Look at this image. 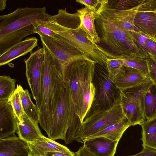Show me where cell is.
I'll use <instances>...</instances> for the list:
<instances>
[{
  "instance_id": "6da1fadb",
  "label": "cell",
  "mask_w": 156,
  "mask_h": 156,
  "mask_svg": "<svg viewBox=\"0 0 156 156\" xmlns=\"http://www.w3.org/2000/svg\"><path fill=\"white\" fill-rule=\"evenodd\" d=\"M43 23L47 28L61 36L62 41L106 69L108 59L119 58L88 39L85 32L80 26V20L77 12L72 14L67 12L66 8L61 9L57 14L51 16L48 21H43Z\"/></svg>"
},
{
  "instance_id": "7a4b0ae2",
  "label": "cell",
  "mask_w": 156,
  "mask_h": 156,
  "mask_svg": "<svg viewBox=\"0 0 156 156\" xmlns=\"http://www.w3.org/2000/svg\"><path fill=\"white\" fill-rule=\"evenodd\" d=\"M44 59L39 124L48 135L55 110L65 86L64 66L43 44Z\"/></svg>"
},
{
  "instance_id": "3957f363",
  "label": "cell",
  "mask_w": 156,
  "mask_h": 156,
  "mask_svg": "<svg viewBox=\"0 0 156 156\" xmlns=\"http://www.w3.org/2000/svg\"><path fill=\"white\" fill-rule=\"evenodd\" d=\"M45 7L18 8L0 16V55L20 42L25 37L36 33L34 23L48 21L51 16Z\"/></svg>"
},
{
  "instance_id": "277c9868",
  "label": "cell",
  "mask_w": 156,
  "mask_h": 156,
  "mask_svg": "<svg viewBox=\"0 0 156 156\" xmlns=\"http://www.w3.org/2000/svg\"><path fill=\"white\" fill-rule=\"evenodd\" d=\"M95 23L101 41L119 58L133 57L147 58L130 33L120 29L102 9L96 14Z\"/></svg>"
},
{
  "instance_id": "5b68a950",
  "label": "cell",
  "mask_w": 156,
  "mask_h": 156,
  "mask_svg": "<svg viewBox=\"0 0 156 156\" xmlns=\"http://www.w3.org/2000/svg\"><path fill=\"white\" fill-rule=\"evenodd\" d=\"M96 63L94 61L79 59L64 66L65 79L69 87L76 112L80 107L83 96L92 81Z\"/></svg>"
},
{
  "instance_id": "8992f818",
  "label": "cell",
  "mask_w": 156,
  "mask_h": 156,
  "mask_svg": "<svg viewBox=\"0 0 156 156\" xmlns=\"http://www.w3.org/2000/svg\"><path fill=\"white\" fill-rule=\"evenodd\" d=\"M119 95L112 106L107 109H97L92 112L81 124L76 140L83 143L86 138L98 133L108 126L126 118L123 112Z\"/></svg>"
},
{
  "instance_id": "52a82bcc",
  "label": "cell",
  "mask_w": 156,
  "mask_h": 156,
  "mask_svg": "<svg viewBox=\"0 0 156 156\" xmlns=\"http://www.w3.org/2000/svg\"><path fill=\"white\" fill-rule=\"evenodd\" d=\"M152 83L148 78L140 84L120 91L123 112L131 126L140 125L146 121L144 111V98Z\"/></svg>"
},
{
  "instance_id": "ba28073f",
  "label": "cell",
  "mask_w": 156,
  "mask_h": 156,
  "mask_svg": "<svg viewBox=\"0 0 156 156\" xmlns=\"http://www.w3.org/2000/svg\"><path fill=\"white\" fill-rule=\"evenodd\" d=\"M44 59L43 47L31 52L29 57L25 61L26 75L31 91L32 97L35 100L39 110L42 96V80Z\"/></svg>"
},
{
  "instance_id": "9c48e42d",
  "label": "cell",
  "mask_w": 156,
  "mask_h": 156,
  "mask_svg": "<svg viewBox=\"0 0 156 156\" xmlns=\"http://www.w3.org/2000/svg\"><path fill=\"white\" fill-rule=\"evenodd\" d=\"M132 23L140 34L156 42V0H144Z\"/></svg>"
},
{
  "instance_id": "30bf717a",
  "label": "cell",
  "mask_w": 156,
  "mask_h": 156,
  "mask_svg": "<svg viewBox=\"0 0 156 156\" xmlns=\"http://www.w3.org/2000/svg\"><path fill=\"white\" fill-rule=\"evenodd\" d=\"M40 36L42 44L46 47L64 66L77 60L94 61L76 48L62 40L45 35Z\"/></svg>"
},
{
  "instance_id": "8fae6325",
  "label": "cell",
  "mask_w": 156,
  "mask_h": 156,
  "mask_svg": "<svg viewBox=\"0 0 156 156\" xmlns=\"http://www.w3.org/2000/svg\"><path fill=\"white\" fill-rule=\"evenodd\" d=\"M98 81V91L90 109L92 108L93 111L110 108L120 93L115 84L110 80L108 74H102Z\"/></svg>"
},
{
  "instance_id": "7c38bea8",
  "label": "cell",
  "mask_w": 156,
  "mask_h": 156,
  "mask_svg": "<svg viewBox=\"0 0 156 156\" xmlns=\"http://www.w3.org/2000/svg\"><path fill=\"white\" fill-rule=\"evenodd\" d=\"M17 118L10 102L0 101V140L17 132Z\"/></svg>"
},
{
  "instance_id": "4fadbf2b",
  "label": "cell",
  "mask_w": 156,
  "mask_h": 156,
  "mask_svg": "<svg viewBox=\"0 0 156 156\" xmlns=\"http://www.w3.org/2000/svg\"><path fill=\"white\" fill-rule=\"evenodd\" d=\"M119 140L103 137L84 139L83 146L96 156H114Z\"/></svg>"
},
{
  "instance_id": "5bb4252c",
  "label": "cell",
  "mask_w": 156,
  "mask_h": 156,
  "mask_svg": "<svg viewBox=\"0 0 156 156\" xmlns=\"http://www.w3.org/2000/svg\"><path fill=\"white\" fill-rule=\"evenodd\" d=\"M22 121L17 120L16 133L20 138L27 143H33L45 140L47 138L41 133L38 124L34 122L24 113Z\"/></svg>"
},
{
  "instance_id": "9a60e30c",
  "label": "cell",
  "mask_w": 156,
  "mask_h": 156,
  "mask_svg": "<svg viewBox=\"0 0 156 156\" xmlns=\"http://www.w3.org/2000/svg\"><path fill=\"white\" fill-rule=\"evenodd\" d=\"M28 143L15 134L0 140V156H28Z\"/></svg>"
},
{
  "instance_id": "2e32d148",
  "label": "cell",
  "mask_w": 156,
  "mask_h": 156,
  "mask_svg": "<svg viewBox=\"0 0 156 156\" xmlns=\"http://www.w3.org/2000/svg\"><path fill=\"white\" fill-rule=\"evenodd\" d=\"M38 40L35 37H27L11 47L0 55V66H2L20 57L31 52L38 46Z\"/></svg>"
},
{
  "instance_id": "e0dca14e",
  "label": "cell",
  "mask_w": 156,
  "mask_h": 156,
  "mask_svg": "<svg viewBox=\"0 0 156 156\" xmlns=\"http://www.w3.org/2000/svg\"><path fill=\"white\" fill-rule=\"evenodd\" d=\"M80 20V26L87 34L88 39L94 43H99L101 39L95 25L96 13L87 7L77 10Z\"/></svg>"
},
{
  "instance_id": "ac0fdd59",
  "label": "cell",
  "mask_w": 156,
  "mask_h": 156,
  "mask_svg": "<svg viewBox=\"0 0 156 156\" xmlns=\"http://www.w3.org/2000/svg\"><path fill=\"white\" fill-rule=\"evenodd\" d=\"M125 67V71L124 75L115 83L120 91L140 84L148 78L137 69Z\"/></svg>"
},
{
  "instance_id": "d6986e66",
  "label": "cell",
  "mask_w": 156,
  "mask_h": 156,
  "mask_svg": "<svg viewBox=\"0 0 156 156\" xmlns=\"http://www.w3.org/2000/svg\"><path fill=\"white\" fill-rule=\"evenodd\" d=\"M29 151L38 156H45L48 152L58 151L69 153L71 151L67 147L49 138L45 140L33 143H27Z\"/></svg>"
},
{
  "instance_id": "ffe728a7",
  "label": "cell",
  "mask_w": 156,
  "mask_h": 156,
  "mask_svg": "<svg viewBox=\"0 0 156 156\" xmlns=\"http://www.w3.org/2000/svg\"><path fill=\"white\" fill-rule=\"evenodd\" d=\"M131 126V125L126 118L108 126L85 139L97 137H103L114 141L119 140L125 131Z\"/></svg>"
},
{
  "instance_id": "44dd1931",
  "label": "cell",
  "mask_w": 156,
  "mask_h": 156,
  "mask_svg": "<svg viewBox=\"0 0 156 156\" xmlns=\"http://www.w3.org/2000/svg\"><path fill=\"white\" fill-rule=\"evenodd\" d=\"M142 128L143 147L156 150V117L146 120L140 125Z\"/></svg>"
},
{
  "instance_id": "7402d4cb",
  "label": "cell",
  "mask_w": 156,
  "mask_h": 156,
  "mask_svg": "<svg viewBox=\"0 0 156 156\" xmlns=\"http://www.w3.org/2000/svg\"><path fill=\"white\" fill-rule=\"evenodd\" d=\"M20 93L24 112L37 123L39 122L40 114L38 108L32 101L28 90H24L20 85Z\"/></svg>"
},
{
  "instance_id": "603a6c76",
  "label": "cell",
  "mask_w": 156,
  "mask_h": 156,
  "mask_svg": "<svg viewBox=\"0 0 156 156\" xmlns=\"http://www.w3.org/2000/svg\"><path fill=\"white\" fill-rule=\"evenodd\" d=\"M96 92V87L92 81L83 96L80 107L76 112L81 124L90 110L95 98Z\"/></svg>"
},
{
  "instance_id": "cb8c5ba5",
  "label": "cell",
  "mask_w": 156,
  "mask_h": 156,
  "mask_svg": "<svg viewBox=\"0 0 156 156\" xmlns=\"http://www.w3.org/2000/svg\"><path fill=\"white\" fill-rule=\"evenodd\" d=\"M144 111L147 120L156 117V85L153 83L150 86L145 96Z\"/></svg>"
},
{
  "instance_id": "d4e9b609",
  "label": "cell",
  "mask_w": 156,
  "mask_h": 156,
  "mask_svg": "<svg viewBox=\"0 0 156 156\" xmlns=\"http://www.w3.org/2000/svg\"><path fill=\"white\" fill-rule=\"evenodd\" d=\"M118 58L123 66L137 69L148 78V69L146 58L133 57L119 58Z\"/></svg>"
},
{
  "instance_id": "484cf974",
  "label": "cell",
  "mask_w": 156,
  "mask_h": 156,
  "mask_svg": "<svg viewBox=\"0 0 156 156\" xmlns=\"http://www.w3.org/2000/svg\"><path fill=\"white\" fill-rule=\"evenodd\" d=\"M106 67L110 80L114 83L124 75L125 67L118 58H108L107 60Z\"/></svg>"
},
{
  "instance_id": "4316f807",
  "label": "cell",
  "mask_w": 156,
  "mask_h": 156,
  "mask_svg": "<svg viewBox=\"0 0 156 156\" xmlns=\"http://www.w3.org/2000/svg\"><path fill=\"white\" fill-rule=\"evenodd\" d=\"M16 80L9 76H0V101L9 99L16 89Z\"/></svg>"
},
{
  "instance_id": "83f0119b",
  "label": "cell",
  "mask_w": 156,
  "mask_h": 156,
  "mask_svg": "<svg viewBox=\"0 0 156 156\" xmlns=\"http://www.w3.org/2000/svg\"><path fill=\"white\" fill-rule=\"evenodd\" d=\"M20 84H17L16 89L8 100L11 103L13 111L20 122L22 121L24 113L20 93Z\"/></svg>"
},
{
  "instance_id": "f1b7e54d",
  "label": "cell",
  "mask_w": 156,
  "mask_h": 156,
  "mask_svg": "<svg viewBox=\"0 0 156 156\" xmlns=\"http://www.w3.org/2000/svg\"><path fill=\"white\" fill-rule=\"evenodd\" d=\"M140 48L145 54L147 58H153V55L147 47L146 40L147 38L144 35L135 31L129 32Z\"/></svg>"
},
{
  "instance_id": "f546056e",
  "label": "cell",
  "mask_w": 156,
  "mask_h": 156,
  "mask_svg": "<svg viewBox=\"0 0 156 156\" xmlns=\"http://www.w3.org/2000/svg\"><path fill=\"white\" fill-rule=\"evenodd\" d=\"M108 1L107 0H77L76 2L85 5V6L97 14L100 12Z\"/></svg>"
},
{
  "instance_id": "4dcf8cb0",
  "label": "cell",
  "mask_w": 156,
  "mask_h": 156,
  "mask_svg": "<svg viewBox=\"0 0 156 156\" xmlns=\"http://www.w3.org/2000/svg\"><path fill=\"white\" fill-rule=\"evenodd\" d=\"M34 26L36 33L39 35H44L54 37L56 34L54 32L47 28L44 24L42 20L37 21L34 23Z\"/></svg>"
},
{
  "instance_id": "1f68e13d",
  "label": "cell",
  "mask_w": 156,
  "mask_h": 156,
  "mask_svg": "<svg viewBox=\"0 0 156 156\" xmlns=\"http://www.w3.org/2000/svg\"><path fill=\"white\" fill-rule=\"evenodd\" d=\"M148 69V78L156 85V62L151 58H146Z\"/></svg>"
},
{
  "instance_id": "d6a6232c",
  "label": "cell",
  "mask_w": 156,
  "mask_h": 156,
  "mask_svg": "<svg viewBox=\"0 0 156 156\" xmlns=\"http://www.w3.org/2000/svg\"><path fill=\"white\" fill-rule=\"evenodd\" d=\"M128 156H156V150L147 147H143L142 150L139 153Z\"/></svg>"
},
{
  "instance_id": "836d02e7",
  "label": "cell",
  "mask_w": 156,
  "mask_h": 156,
  "mask_svg": "<svg viewBox=\"0 0 156 156\" xmlns=\"http://www.w3.org/2000/svg\"><path fill=\"white\" fill-rule=\"evenodd\" d=\"M147 45L153 55V59L156 62V42L147 38L146 40Z\"/></svg>"
},
{
  "instance_id": "e575fe53",
  "label": "cell",
  "mask_w": 156,
  "mask_h": 156,
  "mask_svg": "<svg viewBox=\"0 0 156 156\" xmlns=\"http://www.w3.org/2000/svg\"><path fill=\"white\" fill-rule=\"evenodd\" d=\"M75 156H96L89 151L83 145L75 153Z\"/></svg>"
},
{
  "instance_id": "d590c367",
  "label": "cell",
  "mask_w": 156,
  "mask_h": 156,
  "mask_svg": "<svg viewBox=\"0 0 156 156\" xmlns=\"http://www.w3.org/2000/svg\"><path fill=\"white\" fill-rule=\"evenodd\" d=\"M45 156H75L74 153L72 152L69 153H63L58 151L48 152L45 154Z\"/></svg>"
},
{
  "instance_id": "8d00e7d4",
  "label": "cell",
  "mask_w": 156,
  "mask_h": 156,
  "mask_svg": "<svg viewBox=\"0 0 156 156\" xmlns=\"http://www.w3.org/2000/svg\"><path fill=\"white\" fill-rule=\"evenodd\" d=\"M6 0H0V10L2 11L4 10L6 7Z\"/></svg>"
},
{
  "instance_id": "74e56055",
  "label": "cell",
  "mask_w": 156,
  "mask_h": 156,
  "mask_svg": "<svg viewBox=\"0 0 156 156\" xmlns=\"http://www.w3.org/2000/svg\"><path fill=\"white\" fill-rule=\"evenodd\" d=\"M28 156H38L35 155L29 151V155Z\"/></svg>"
}]
</instances>
